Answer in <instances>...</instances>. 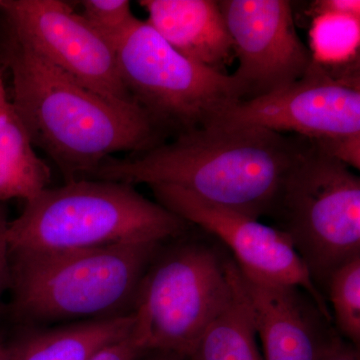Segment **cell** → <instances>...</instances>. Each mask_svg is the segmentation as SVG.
I'll return each instance as SVG.
<instances>
[{
  "instance_id": "9a60e30c",
  "label": "cell",
  "mask_w": 360,
  "mask_h": 360,
  "mask_svg": "<svg viewBox=\"0 0 360 360\" xmlns=\"http://www.w3.org/2000/svg\"><path fill=\"white\" fill-rule=\"evenodd\" d=\"M49 182L51 170L35 153L22 120L7 101L0 111V203L32 200Z\"/></svg>"
},
{
  "instance_id": "9c48e42d",
  "label": "cell",
  "mask_w": 360,
  "mask_h": 360,
  "mask_svg": "<svg viewBox=\"0 0 360 360\" xmlns=\"http://www.w3.org/2000/svg\"><path fill=\"white\" fill-rule=\"evenodd\" d=\"M238 68L240 101L297 82L314 63L296 30L288 0H220Z\"/></svg>"
},
{
  "instance_id": "277c9868",
  "label": "cell",
  "mask_w": 360,
  "mask_h": 360,
  "mask_svg": "<svg viewBox=\"0 0 360 360\" xmlns=\"http://www.w3.org/2000/svg\"><path fill=\"white\" fill-rule=\"evenodd\" d=\"M25 202L9 222L11 252L165 243L186 236L191 225L134 186L110 180H73Z\"/></svg>"
},
{
  "instance_id": "30bf717a",
  "label": "cell",
  "mask_w": 360,
  "mask_h": 360,
  "mask_svg": "<svg viewBox=\"0 0 360 360\" xmlns=\"http://www.w3.org/2000/svg\"><path fill=\"white\" fill-rule=\"evenodd\" d=\"M149 187L156 202L221 240L233 253L234 262L241 271L269 283L302 288L331 321L333 315L326 298L283 231L176 187Z\"/></svg>"
},
{
  "instance_id": "d6986e66",
  "label": "cell",
  "mask_w": 360,
  "mask_h": 360,
  "mask_svg": "<svg viewBox=\"0 0 360 360\" xmlns=\"http://www.w3.org/2000/svg\"><path fill=\"white\" fill-rule=\"evenodd\" d=\"M326 155L350 168H360V134L311 139Z\"/></svg>"
},
{
  "instance_id": "6da1fadb",
  "label": "cell",
  "mask_w": 360,
  "mask_h": 360,
  "mask_svg": "<svg viewBox=\"0 0 360 360\" xmlns=\"http://www.w3.org/2000/svg\"><path fill=\"white\" fill-rule=\"evenodd\" d=\"M302 137L208 125L130 158L104 160L89 179L167 186L259 219L269 215Z\"/></svg>"
},
{
  "instance_id": "44dd1931",
  "label": "cell",
  "mask_w": 360,
  "mask_h": 360,
  "mask_svg": "<svg viewBox=\"0 0 360 360\" xmlns=\"http://www.w3.org/2000/svg\"><path fill=\"white\" fill-rule=\"evenodd\" d=\"M9 222L6 208L0 203V298L11 283V250L7 238Z\"/></svg>"
},
{
  "instance_id": "3957f363",
  "label": "cell",
  "mask_w": 360,
  "mask_h": 360,
  "mask_svg": "<svg viewBox=\"0 0 360 360\" xmlns=\"http://www.w3.org/2000/svg\"><path fill=\"white\" fill-rule=\"evenodd\" d=\"M162 245L13 251L9 290L13 312L33 322H77L130 314L146 269Z\"/></svg>"
},
{
  "instance_id": "5bb4252c",
  "label": "cell",
  "mask_w": 360,
  "mask_h": 360,
  "mask_svg": "<svg viewBox=\"0 0 360 360\" xmlns=\"http://www.w3.org/2000/svg\"><path fill=\"white\" fill-rule=\"evenodd\" d=\"M134 324L132 311L33 333L9 347L11 360H90L105 345L129 335Z\"/></svg>"
},
{
  "instance_id": "7c38bea8",
  "label": "cell",
  "mask_w": 360,
  "mask_h": 360,
  "mask_svg": "<svg viewBox=\"0 0 360 360\" xmlns=\"http://www.w3.org/2000/svg\"><path fill=\"white\" fill-rule=\"evenodd\" d=\"M240 274L264 360L321 359L338 335L331 333L330 321L309 293L296 286L255 278L241 270Z\"/></svg>"
},
{
  "instance_id": "ba28073f",
  "label": "cell",
  "mask_w": 360,
  "mask_h": 360,
  "mask_svg": "<svg viewBox=\"0 0 360 360\" xmlns=\"http://www.w3.org/2000/svg\"><path fill=\"white\" fill-rule=\"evenodd\" d=\"M11 34L92 91L134 103L123 84L115 49L61 0H0Z\"/></svg>"
},
{
  "instance_id": "ffe728a7",
  "label": "cell",
  "mask_w": 360,
  "mask_h": 360,
  "mask_svg": "<svg viewBox=\"0 0 360 360\" xmlns=\"http://www.w3.org/2000/svg\"><path fill=\"white\" fill-rule=\"evenodd\" d=\"M148 348L134 328L129 335L101 348L90 360H139L148 354Z\"/></svg>"
},
{
  "instance_id": "4fadbf2b",
  "label": "cell",
  "mask_w": 360,
  "mask_h": 360,
  "mask_svg": "<svg viewBox=\"0 0 360 360\" xmlns=\"http://www.w3.org/2000/svg\"><path fill=\"white\" fill-rule=\"evenodd\" d=\"M146 20L187 58L224 72L234 56L231 35L215 0H141Z\"/></svg>"
},
{
  "instance_id": "8fae6325",
  "label": "cell",
  "mask_w": 360,
  "mask_h": 360,
  "mask_svg": "<svg viewBox=\"0 0 360 360\" xmlns=\"http://www.w3.org/2000/svg\"><path fill=\"white\" fill-rule=\"evenodd\" d=\"M210 125L262 127L309 139L360 134V90L314 63L297 82L231 104Z\"/></svg>"
},
{
  "instance_id": "ac0fdd59",
  "label": "cell",
  "mask_w": 360,
  "mask_h": 360,
  "mask_svg": "<svg viewBox=\"0 0 360 360\" xmlns=\"http://www.w3.org/2000/svg\"><path fill=\"white\" fill-rule=\"evenodd\" d=\"M84 20L115 49L135 20L129 0H84Z\"/></svg>"
},
{
  "instance_id": "8992f818",
  "label": "cell",
  "mask_w": 360,
  "mask_h": 360,
  "mask_svg": "<svg viewBox=\"0 0 360 360\" xmlns=\"http://www.w3.org/2000/svg\"><path fill=\"white\" fill-rule=\"evenodd\" d=\"M182 238L163 245L142 278L135 330L148 352L188 360L201 336L232 295L233 258Z\"/></svg>"
},
{
  "instance_id": "5b68a950",
  "label": "cell",
  "mask_w": 360,
  "mask_h": 360,
  "mask_svg": "<svg viewBox=\"0 0 360 360\" xmlns=\"http://www.w3.org/2000/svg\"><path fill=\"white\" fill-rule=\"evenodd\" d=\"M269 214L319 290L338 267L360 255L359 176L311 139L302 137Z\"/></svg>"
},
{
  "instance_id": "cb8c5ba5",
  "label": "cell",
  "mask_w": 360,
  "mask_h": 360,
  "mask_svg": "<svg viewBox=\"0 0 360 360\" xmlns=\"http://www.w3.org/2000/svg\"><path fill=\"white\" fill-rule=\"evenodd\" d=\"M139 360H186L181 357L167 352H148V354L143 355Z\"/></svg>"
},
{
  "instance_id": "52a82bcc",
  "label": "cell",
  "mask_w": 360,
  "mask_h": 360,
  "mask_svg": "<svg viewBox=\"0 0 360 360\" xmlns=\"http://www.w3.org/2000/svg\"><path fill=\"white\" fill-rule=\"evenodd\" d=\"M115 51L125 89L158 130L202 129L240 101L231 75L182 56L148 21L137 18Z\"/></svg>"
},
{
  "instance_id": "603a6c76",
  "label": "cell",
  "mask_w": 360,
  "mask_h": 360,
  "mask_svg": "<svg viewBox=\"0 0 360 360\" xmlns=\"http://www.w3.org/2000/svg\"><path fill=\"white\" fill-rule=\"evenodd\" d=\"M319 360H360L359 348L336 335Z\"/></svg>"
},
{
  "instance_id": "e0dca14e",
  "label": "cell",
  "mask_w": 360,
  "mask_h": 360,
  "mask_svg": "<svg viewBox=\"0 0 360 360\" xmlns=\"http://www.w3.org/2000/svg\"><path fill=\"white\" fill-rule=\"evenodd\" d=\"M336 326L348 342L360 345V255L341 264L326 284Z\"/></svg>"
},
{
  "instance_id": "484cf974",
  "label": "cell",
  "mask_w": 360,
  "mask_h": 360,
  "mask_svg": "<svg viewBox=\"0 0 360 360\" xmlns=\"http://www.w3.org/2000/svg\"><path fill=\"white\" fill-rule=\"evenodd\" d=\"M0 360H11V349L0 345Z\"/></svg>"
},
{
  "instance_id": "2e32d148",
  "label": "cell",
  "mask_w": 360,
  "mask_h": 360,
  "mask_svg": "<svg viewBox=\"0 0 360 360\" xmlns=\"http://www.w3.org/2000/svg\"><path fill=\"white\" fill-rule=\"evenodd\" d=\"M188 360H264L258 350L250 302L236 262L231 300L205 329Z\"/></svg>"
},
{
  "instance_id": "7402d4cb",
  "label": "cell",
  "mask_w": 360,
  "mask_h": 360,
  "mask_svg": "<svg viewBox=\"0 0 360 360\" xmlns=\"http://www.w3.org/2000/svg\"><path fill=\"white\" fill-rule=\"evenodd\" d=\"M314 11L321 14L359 20V0H321L314 2Z\"/></svg>"
},
{
  "instance_id": "7a4b0ae2",
  "label": "cell",
  "mask_w": 360,
  "mask_h": 360,
  "mask_svg": "<svg viewBox=\"0 0 360 360\" xmlns=\"http://www.w3.org/2000/svg\"><path fill=\"white\" fill-rule=\"evenodd\" d=\"M4 59L14 110L66 182L89 179L112 155L158 146L160 130L135 103L110 101L51 65L9 34Z\"/></svg>"
},
{
  "instance_id": "d4e9b609",
  "label": "cell",
  "mask_w": 360,
  "mask_h": 360,
  "mask_svg": "<svg viewBox=\"0 0 360 360\" xmlns=\"http://www.w3.org/2000/svg\"><path fill=\"white\" fill-rule=\"evenodd\" d=\"M7 101H8V99H7L6 87H4V80H2L1 75H0V111L2 110Z\"/></svg>"
}]
</instances>
